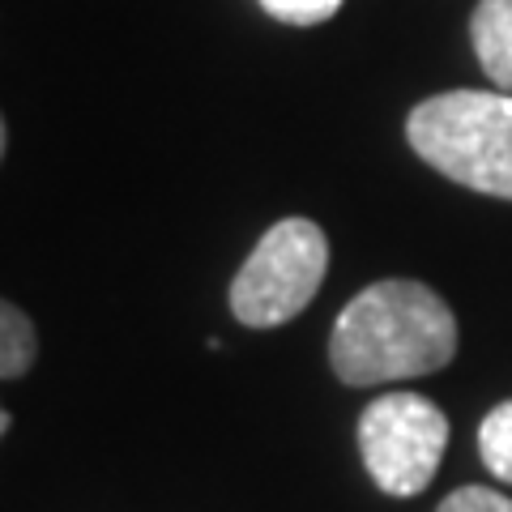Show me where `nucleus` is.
<instances>
[{
    "mask_svg": "<svg viewBox=\"0 0 512 512\" xmlns=\"http://www.w3.org/2000/svg\"><path fill=\"white\" fill-rule=\"evenodd\" d=\"M457 355V320L423 282L384 278L342 308L329 333V363L342 384H389L440 372Z\"/></svg>",
    "mask_w": 512,
    "mask_h": 512,
    "instance_id": "obj_1",
    "label": "nucleus"
},
{
    "mask_svg": "<svg viewBox=\"0 0 512 512\" xmlns=\"http://www.w3.org/2000/svg\"><path fill=\"white\" fill-rule=\"evenodd\" d=\"M406 137L453 184L512 201V94L448 90L410 111Z\"/></svg>",
    "mask_w": 512,
    "mask_h": 512,
    "instance_id": "obj_2",
    "label": "nucleus"
},
{
    "mask_svg": "<svg viewBox=\"0 0 512 512\" xmlns=\"http://www.w3.org/2000/svg\"><path fill=\"white\" fill-rule=\"evenodd\" d=\"M329 274V239L312 218L274 222L231 282V312L248 329L295 320Z\"/></svg>",
    "mask_w": 512,
    "mask_h": 512,
    "instance_id": "obj_3",
    "label": "nucleus"
},
{
    "mask_svg": "<svg viewBox=\"0 0 512 512\" xmlns=\"http://www.w3.org/2000/svg\"><path fill=\"white\" fill-rule=\"evenodd\" d=\"M448 444L444 410L423 393H384L359 419V453L384 495H419Z\"/></svg>",
    "mask_w": 512,
    "mask_h": 512,
    "instance_id": "obj_4",
    "label": "nucleus"
},
{
    "mask_svg": "<svg viewBox=\"0 0 512 512\" xmlns=\"http://www.w3.org/2000/svg\"><path fill=\"white\" fill-rule=\"evenodd\" d=\"M470 43L491 86L512 94V0H478L470 18Z\"/></svg>",
    "mask_w": 512,
    "mask_h": 512,
    "instance_id": "obj_5",
    "label": "nucleus"
},
{
    "mask_svg": "<svg viewBox=\"0 0 512 512\" xmlns=\"http://www.w3.org/2000/svg\"><path fill=\"white\" fill-rule=\"evenodd\" d=\"M39 355V333L18 303L0 299V380H18Z\"/></svg>",
    "mask_w": 512,
    "mask_h": 512,
    "instance_id": "obj_6",
    "label": "nucleus"
},
{
    "mask_svg": "<svg viewBox=\"0 0 512 512\" xmlns=\"http://www.w3.org/2000/svg\"><path fill=\"white\" fill-rule=\"evenodd\" d=\"M478 453L500 483H512V397L495 406L478 427Z\"/></svg>",
    "mask_w": 512,
    "mask_h": 512,
    "instance_id": "obj_7",
    "label": "nucleus"
},
{
    "mask_svg": "<svg viewBox=\"0 0 512 512\" xmlns=\"http://www.w3.org/2000/svg\"><path fill=\"white\" fill-rule=\"evenodd\" d=\"M261 9L286 26H320L342 9V0H261Z\"/></svg>",
    "mask_w": 512,
    "mask_h": 512,
    "instance_id": "obj_8",
    "label": "nucleus"
},
{
    "mask_svg": "<svg viewBox=\"0 0 512 512\" xmlns=\"http://www.w3.org/2000/svg\"><path fill=\"white\" fill-rule=\"evenodd\" d=\"M436 512H512V500L491 487H457Z\"/></svg>",
    "mask_w": 512,
    "mask_h": 512,
    "instance_id": "obj_9",
    "label": "nucleus"
},
{
    "mask_svg": "<svg viewBox=\"0 0 512 512\" xmlns=\"http://www.w3.org/2000/svg\"><path fill=\"white\" fill-rule=\"evenodd\" d=\"M9 431V414H5V406H0V436Z\"/></svg>",
    "mask_w": 512,
    "mask_h": 512,
    "instance_id": "obj_10",
    "label": "nucleus"
},
{
    "mask_svg": "<svg viewBox=\"0 0 512 512\" xmlns=\"http://www.w3.org/2000/svg\"><path fill=\"white\" fill-rule=\"evenodd\" d=\"M0 154H5V120H0Z\"/></svg>",
    "mask_w": 512,
    "mask_h": 512,
    "instance_id": "obj_11",
    "label": "nucleus"
}]
</instances>
